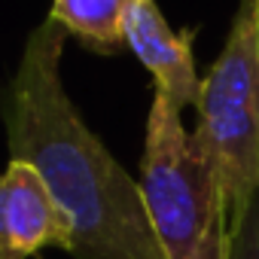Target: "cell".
<instances>
[{"mask_svg":"<svg viewBox=\"0 0 259 259\" xmlns=\"http://www.w3.org/2000/svg\"><path fill=\"white\" fill-rule=\"evenodd\" d=\"M64 37L58 22H40L0 95L10 159L46 180L70 226L73 259H165L141 180L113 159L64 89Z\"/></svg>","mask_w":259,"mask_h":259,"instance_id":"6da1fadb","label":"cell"},{"mask_svg":"<svg viewBox=\"0 0 259 259\" xmlns=\"http://www.w3.org/2000/svg\"><path fill=\"white\" fill-rule=\"evenodd\" d=\"M183 110L153 95L141 156V192L165 259H229L232 229L217 168Z\"/></svg>","mask_w":259,"mask_h":259,"instance_id":"7a4b0ae2","label":"cell"},{"mask_svg":"<svg viewBox=\"0 0 259 259\" xmlns=\"http://www.w3.org/2000/svg\"><path fill=\"white\" fill-rule=\"evenodd\" d=\"M195 138L207 150L232 235L259 198V0H241L223 52L201 79Z\"/></svg>","mask_w":259,"mask_h":259,"instance_id":"3957f363","label":"cell"},{"mask_svg":"<svg viewBox=\"0 0 259 259\" xmlns=\"http://www.w3.org/2000/svg\"><path fill=\"white\" fill-rule=\"evenodd\" d=\"M43 247H70V226L46 180L28 162L0 171V259H31Z\"/></svg>","mask_w":259,"mask_h":259,"instance_id":"277c9868","label":"cell"},{"mask_svg":"<svg viewBox=\"0 0 259 259\" xmlns=\"http://www.w3.org/2000/svg\"><path fill=\"white\" fill-rule=\"evenodd\" d=\"M192 31L177 34L156 0H138L125 22V43L138 55V61L156 79V92H162L174 107H198L201 79L192 61Z\"/></svg>","mask_w":259,"mask_h":259,"instance_id":"5b68a950","label":"cell"},{"mask_svg":"<svg viewBox=\"0 0 259 259\" xmlns=\"http://www.w3.org/2000/svg\"><path fill=\"white\" fill-rule=\"evenodd\" d=\"M135 4L138 0H52L49 19L58 22L82 46L101 55H113L128 46L125 22Z\"/></svg>","mask_w":259,"mask_h":259,"instance_id":"8992f818","label":"cell"},{"mask_svg":"<svg viewBox=\"0 0 259 259\" xmlns=\"http://www.w3.org/2000/svg\"><path fill=\"white\" fill-rule=\"evenodd\" d=\"M229 259H259V198L247 210L244 223L232 235V250Z\"/></svg>","mask_w":259,"mask_h":259,"instance_id":"52a82bcc","label":"cell"}]
</instances>
